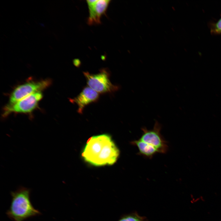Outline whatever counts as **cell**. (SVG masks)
<instances>
[{
  "label": "cell",
  "instance_id": "6da1fadb",
  "mask_svg": "<svg viewBox=\"0 0 221 221\" xmlns=\"http://www.w3.org/2000/svg\"><path fill=\"white\" fill-rule=\"evenodd\" d=\"M119 151L110 136L103 134L88 140L82 153L84 160L95 166L112 165L117 161Z\"/></svg>",
  "mask_w": 221,
  "mask_h": 221
},
{
  "label": "cell",
  "instance_id": "7a4b0ae2",
  "mask_svg": "<svg viewBox=\"0 0 221 221\" xmlns=\"http://www.w3.org/2000/svg\"><path fill=\"white\" fill-rule=\"evenodd\" d=\"M30 190L23 187L11 192V204L6 214L14 221H24L29 218L41 214L33 206L30 200Z\"/></svg>",
  "mask_w": 221,
  "mask_h": 221
},
{
  "label": "cell",
  "instance_id": "3957f363",
  "mask_svg": "<svg viewBox=\"0 0 221 221\" xmlns=\"http://www.w3.org/2000/svg\"><path fill=\"white\" fill-rule=\"evenodd\" d=\"M88 86L98 93L111 92L118 89V87L112 84L109 78V74L104 69L99 72L92 74L84 72Z\"/></svg>",
  "mask_w": 221,
  "mask_h": 221
},
{
  "label": "cell",
  "instance_id": "277c9868",
  "mask_svg": "<svg viewBox=\"0 0 221 221\" xmlns=\"http://www.w3.org/2000/svg\"><path fill=\"white\" fill-rule=\"evenodd\" d=\"M161 126L156 121L153 129L149 130L145 127H142V133L139 139L148 145L154 147L158 153H166L168 149L167 142L161 134Z\"/></svg>",
  "mask_w": 221,
  "mask_h": 221
},
{
  "label": "cell",
  "instance_id": "5b68a950",
  "mask_svg": "<svg viewBox=\"0 0 221 221\" xmlns=\"http://www.w3.org/2000/svg\"><path fill=\"white\" fill-rule=\"evenodd\" d=\"M43 97L41 91L31 94L12 104H8L4 109L3 114L6 117L12 113H30L37 107Z\"/></svg>",
  "mask_w": 221,
  "mask_h": 221
},
{
  "label": "cell",
  "instance_id": "8992f818",
  "mask_svg": "<svg viewBox=\"0 0 221 221\" xmlns=\"http://www.w3.org/2000/svg\"><path fill=\"white\" fill-rule=\"evenodd\" d=\"M49 80L37 82L31 81L17 87L11 94L9 103L12 104L31 95L46 88L50 84Z\"/></svg>",
  "mask_w": 221,
  "mask_h": 221
},
{
  "label": "cell",
  "instance_id": "52a82bcc",
  "mask_svg": "<svg viewBox=\"0 0 221 221\" xmlns=\"http://www.w3.org/2000/svg\"><path fill=\"white\" fill-rule=\"evenodd\" d=\"M89 11L87 22L89 25L101 23V18L106 13L110 2L109 0H88L86 1Z\"/></svg>",
  "mask_w": 221,
  "mask_h": 221
},
{
  "label": "cell",
  "instance_id": "ba28073f",
  "mask_svg": "<svg viewBox=\"0 0 221 221\" xmlns=\"http://www.w3.org/2000/svg\"><path fill=\"white\" fill-rule=\"evenodd\" d=\"M99 93L89 87H86L76 97L70 101L76 103L78 107L77 111L82 114L84 107L89 104L95 102L99 98Z\"/></svg>",
  "mask_w": 221,
  "mask_h": 221
},
{
  "label": "cell",
  "instance_id": "9c48e42d",
  "mask_svg": "<svg viewBox=\"0 0 221 221\" xmlns=\"http://www.w3.org/2000/svg\"><path fill=\"white\" fill-rule=\"evenodd\" d=\"M131 143L138 147L139 150L138 154L145 157L150 158L155 154L158 153L157 151L154 147L139 139L132 141Z\"/></svg>",
  "mask_w": 221,
  "mask_h": 221
},
{
  "label": "cell",
  "instance_id": "30bf717a",
  "mask_svg": "<svg viewBox=\"0 0 221 221\" xmlns=\"http://www.w3.org/2000/svg\"><path fill=\"white\" fill-rule=\"evenodd\" d=\"M209 27L212 34H221V17L216 22L211 23Z\"/></svg>",
  "mask_w": 221,
  "mask_h": 221
},
{
  "label": "cell",
  "instance_id": "8fae6325",
  "mask_svg": "<svg viewBox=\"0 0 221 221\" xmlns=\"http://www.w3.org/2000/svg\"><path fill=\"white\" fill-rule=\"evenodd\" d=\"M118 221H143L142 219L137 215H132L126 216Z\"/></svg>",
  "mask_w": 221,
  "mask_h": 221
}]
</instances>
